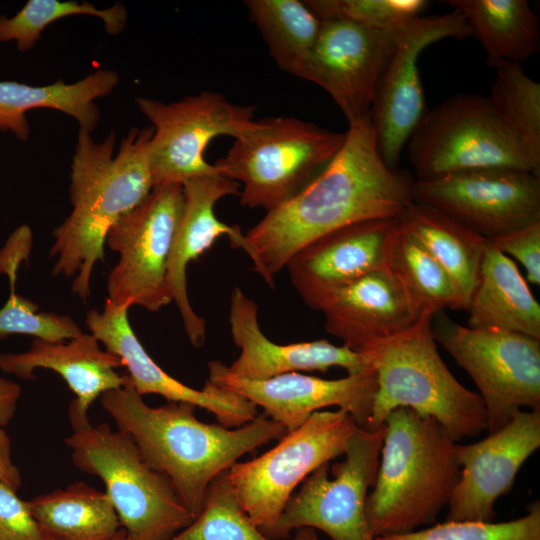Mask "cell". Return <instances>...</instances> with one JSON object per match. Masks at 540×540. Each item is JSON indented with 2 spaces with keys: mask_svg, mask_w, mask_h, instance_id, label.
I'll list each match as a JSON object with an SVG mask.
<instances>
[{
  "mask_svg": "<svg viewBox=\"0 0 540 540\" xmlns=\"http://www.w3.org/2000/svg\"><path fill=\"white\" fill-rule=\"evenodd\" d=\"M330 163L246 234L247 255L271 288L288 260L313 240L368 219H396L413 202L414 179L380 157L370 117L349 124Z\"/></svg>",
  "mask_w": 540,
  "mask_h": 540,
  "instance_id": "6da1fadb",
  "label": "cell"
},
{
  "mask_svg": "<svg viewBox=\"0 0 540 540\" xmlns=\"http://www.w3.org/2000/svg\"><path fill=\"white\" fill-rule=\"evenodd\" d=\"M125 375L121 387L100 397L102 407L117 429L135 442L149 465L170 481L194 519L218 475L244 454L286 433L266 415L232 429L198 420L191 403L151 407Z\"/></svg>",
  "mask_w": 540,
  "mask_h": 540,
  "instance_id": "7a4b0ae2",
  "label": "cell"
},
{
  "mask_svg": "<svg viewBox=\"0 0 540 540\" xmlns=\"http://www.w3.org/2000/svg\"><path fill=\"white\" fill-rule=\"evenodd\" d=\"M152 127L132 128L115 152L116 132L97 143L79 129L71 162L70 215L52 232L49 256L53 275L74 277L72 292L91 294L97 262L104 261L106 236L113 225L141 204L154 188L149 160Z\"/></svg>",
  "mask_w": 540,
  "mask_h": 540,
  "instance_id": "3957f363",
  "label": "cell"
},
{
  "mask_svg": "<svg viewBox=\"0 0 540 540\" xmlns=\"http://www.w3.org/2000/svg\"><path fill=\"white\" fill-rule=\"evenodd\" d=\"M385 434L365 510L373 536L401 535L435 522L460 477L456 444L433 418L397 408Z\"/></svg>",
  "mask_w": 540,
  "mask_h": 540,
  "instance_id": "277c9868",
  "label": "cell"
},
{
  "mask_svg": "<svg viewBox=\"0 0 540 540\" xmlns=\"http://www.w3.org/2000/svg\"><path fill=\"white\" fill-rule=\"evenodd\" d=\"M433 316L421 314L412 326L366 352L377 382L367 430L379 428L402 407L435 419L455 442L487 430L480 395L463 386L438 353Z\"/></svg>",
  "mask_w": 540,
  "mask_h": 540,
  "instance_id": "5b68a950",
  "label": "cell"
},
{
  "mask_svg": "<svg viewBox=\"0 0 540 540\" xmlns=\"http://www.w3.org/2000/svg\"><path fill=\"white\" fill-rule=\"evenodd\" d=\"M65 438L81 472L99 477L130 540H169L194 520L170 481L145 460L135 442L108 424L92 425L72 401Z\"/></svg>",
  "mask_w": 540,
  "mask_h": 540,
  "instance_id": "8992f818",
  "label": "cell"
},
{
  "mask_svg": "<svg viewBox=\"0 0 540 540\" xmlns=\"http://www.w3.org/2000/svg\"><path fill=\"white\" fill-rule=\"evenodd\" d=\"M347 132L324 129L295 117L255 120L214 164L237 182L240 203L270 211L285 202L339 152Z\"/></svg>",
  "mask_w": 540,
  "mask_h": 540,
  "instance_id": "52a82bcc",
  "label": "cell"
},
{
  "mask_svg": "<svg viewBox=\"0 0 540 540\" xmlns=\"http://www.w3.org/2000/svg\"><path fill=\"white\" fill-rule=\"evenodd\" d=\"M416 180L481 168L540 176L486 96L457 93L427 110L406 143Z\"/></svg>",
  "mask_w": 540,
  "mask_h": 540,
  "instance_id": "ba28073f",
  "label": "cell"
},
{
  "mask_svg": "<svg viewBox=\"0 0 540 540\" xmlns=\"http://www.w3.org/2000/svg\"><path fill=\"white\" fill-rule=\"evenodd\" d=\"M435 341L463 368L478 388L487 431L507 425L522 407L540 411V340L497 328H471L440 311Z\"/></svg>",
  "mask_w": 540,
  "mask_h": 540,
  "instance_id": "9c48e42d",
  "label": "cell"
},
{
  "mask_svg": "<svg viewBox=\"0 0 540 540\" xmlns=\"http://www.w3.org/2000/svg\"><path fill=\"white\" fill-rule=\"evenodd\" d=\"M358 428L342 410L317 411L279 442L228 470L237 501L261 531L272 527L294 490L320 466L344 455Z\"/></svg>",
  "mask_w": 540,
  "mask_h": 540,
  "instance_id": "30bf717a",
  "label": "cell"
},
{
  "mask_svg": "<svg viewBox=\"0 0 540 540\" xmlns=\"http://www.w3.org/2000/svg\"><path fill=\"white\" fill-rule=\"evenodd\" d=\"M385 434L358 427L344 459L310 474L287 502L276 523L262 531L272 540L288 539L300 528L318 529L333 540H375L366 517V498L377 474Z\"/></svg>",
  "mask_w": 540,
  "mask_h": 540,
  "instance_id": "8fae6325",
  "label": "cell"
},
{
  "mask_svg": "<svg viewBox=\"0 0 540 540\" xmlns=\"http://www.w3.org/2000/svg\"><path fill=\"white\" fill-rule=\"evenodd\" d=\"M180 184L155 186L109 230L105 245L119 254L107 278V299L155 312L172 302L167 263L183 208Z\"/></svg>",
  "mask_w": 540,
  "mask_h": 540,
  "instance_id": "7c38bea8",
  "label": "cell"
},
{
  "mask_svg": "<svg viewBox=\"0 0 540 540\" xmlns=\"http://www.w3.org/2000/svg\"><path fill=\"white\" fill-rule=\"evenodd\" d=\"M136 103L153 125L149 160L154 187L218 173L204 159L208 144L221 135L235 139L255 122L254 106L234 104L217 92L170 103L140 97Z\"/></svg>",
  "mask_w": 540,
  "mask_h": 540,
  "instance_id": "4fadbf2b",
  "label": "cell"
},
{
  "mask_svg": "<svg viewBox=\"0 0 540 540\" xmlns=\"http://www.w3.org/2000/svg\"><path fill=\"white\" fill-rule=\"evenodd\" d=\"M412 196L486 240L540 221V176L525 170L481 168L414 179Z\"/></svg>",
  "mask_w": 540,
  "mask_h": 540,
  "instance_id": "5bb4252c",
  "label": "cell"
},
{
  "mask_svg": "<svg viewBox=\"0 0 540 540\" xmlns=\"http://www.w3.org/2000/svg\"><path fill=\"white\" fill-rule=\"evenodd\" d=\"M470 36L464 16L456 9L418 16L403 28L369 113L376 149L389 168L397 169L402 150L427 111L418 67L421 52L442 39Z\"/></svg>",
  "mask_w": 540,
  "mask_h": 540,
  "instance_id": "9a60e30c",
  "label": "cell"
},
{
  "mask_svg": "<svg viewBox=\"0 0 540 540\" xmlns=\"http://www.w3.org/2000/svg\"><path fill=\"white\" fill-rule=\"evenodd\" d=\"M403 28L383 30L342 19L321 20L303 79L322 87L349 124L368 118Z\"/></svg>",
  "mask_w": 540,
  "mask_h": 540,
  "instance_id": "2e32d148",
  "label": "cell"
},
{
  "mask_svg": "<svg viewBox=\"0 0 540 540\" xmlns=\"http://www.w3.org/2000/svg\"><path fill=\"white\" fill-rule=\"evenodd\" d=\"M208 368L210 382L262 407L264 415L286 432L297 429L314 412L330 406L348 412L358 427L368 426L377 388L374 370L340 379L290 372L257 380L231 373L219 360L210 361Z\"/></svg>",
  "mask_w": 540,
  "mask_h": 540,
  "instance_id": "e0dca14e",
  "label": "cell"
},
{
  "mask_svg": "<svg viewBox=\"0 0 540 540\" xmlns=\"http://www.w3.org/2000/svg\"><path fill=\"white\" fill-rule=\"evenodd\" d=\"M540 447V411H518L500 430L471 444H456L460 477L446 521H493L494 505L508 493L524 462Z\"/></svg>",
  "mask_w": 540,
  "mask_h": 540,
  "instance_id": "ac0fdd59",
  "label": "cell"
},
{
  "mask_svg": "<svg viewBox=\"0 0 540 540\" xmlns=\"http://www.w3.org/2000/svg\"><path fill=\"white\" fill-rule=\"evenodd\" d=\"M125 305L106 299L102 311L90 310L85 323L105 350L116 355L141 395L157 394L168 402H187L211 412L219 424L237 428L258 416L257 407L244 397L206 381L200 390L191 388L166 373L147 353L128 320Z\"/></svg>",
  "mask_w": 540,
  "mask_h": 540,
  "instance_id": "d6986e66",
  "label": "cell"
},
{
  "mask_svg": "<svg viewBox=\"0 0 540 540\" xmlns=\"http://www.w3.org/2000/svg\"><path fill=\"white\" fill-rule=\"evenodd\" d=\"M396 219H368L335 229L299 249L286 266L292 285L318 310L336 291L386 266Z\"/></svg>",
  "mask_w": 540,
  "mask_h": 540,
  "instance_id": "ffe728a7",
  "label": "cell"
},
{
  "mask_svg": "<svg viewBox=\"0 0 540 540\" xmlns=\"http://www.w3.org/2000/svg\"><path fill=\"white\" fill-rule=\"evenodd\" d=\"M182 188L183 208L169 254L166 282L189 341L193 346L201 347L206 339V322L194 312L190 304L187 267L223 235L229 239L232 247L240 248L245 253L248 252V246L241 228L220 221L214 211L221 198L240 194L237 182L216 173L186 180Z\"/></svg>",
  "mask_w": 540,
  "mask_h": 540,
  "instance_id": "44dd1931",
  "label": "cell"
},
{
  "mask_svg": "<svg viewBox=\"0 0 540 540\" xmlns=\"http://www.w3.org/2000/svg\"><path fill=\"white\" fill-rule=\"evenodd\" d=\"M229 324L240 354L227 367L244 378L260 380L298 371L326 372L331 367L344 368L348 375L374 370L368 353L336 346L325 339L286 345L269 340L259 326L256 302L240 287L231 292Z\"/></svg>",
  "mask_w": 540,
  "mask_h": 540,
  "instance_id": "7402d4cb",
  "label": "cell"
},
{
  "mask_svg": "<svg viewBox=\"0 0 540 540\" xmlns=\"http://www.w3.org/2000/svg\"><path fill=\"white\" fill-rule=\"evenodd\" d=\"M319 311L325 330L360 353L403 332L420 316L387 266L339 289Z\"/></svg>",
  "mask_w": 540,
  "mask_h": 540,
  "instance_id": "603a6c76",
  "label": "cell"
},
{
  "mask_svg": "<svg viewBox=\"0 0 540 540\" xmlns=\"http://www.w3.org/2000/svg\"><path fill=\"white\" fill-rule=\"evenodd\" d=\"M120 367V358L103 350L91 333L65 342L35 338L25 352L0 354V370L4 373L22 379H35L37 369L59 374L75 394L73 402L85 413L105 392L124 384L126 375L117 372Z\"/></svg>",
  "mask_w": 540,
  "mask_h": 540,
  "instance_id": "cb8c5ba5",
  "label": "cell"
},
{
  "mask_svg": "<svg viewBox=\"0 0 540 540\" xmlns=\"http://www.w3.org/2000/svg\"><path fill=\"white\" fill-rule=\"evenodd\" d=\"M118 83V74L103 68L70 84L63 80L44 86L0 81V132H10L26 142L30 136L26 113L52 109L73 117L79 129L92 133L100 120L95 100L109 95Z\"/></svg>",
  "mask_w": 540,
  "mask_h": 540,
  "instance_id": "d4e9b609",
  "label": "cell"
},
{
  "mask_svg": "<svg viewBox=\"0 0 540 540\" xmlns=\"http://www.w3.org/2000/svg\"><path fill=\"white\" fill-rule=\"evenodd\" d=\"M467 326L497 328L540 340V305L515 262L486 240Z\"/></svg>",
  "mask_w": 540,
  "mask_h": 540,
  "instance_id": "484cf974",
  "label": "cell"
},
{
  "mask_svg": "<svg viewBox=\"0 0 540 540\" xmlns=\"http://www.w3.org/2000/svg\"><path fill=\"white\" fill-rule=\"evenodd\" d=\"M462 13L472 36L482 45L488 65L522 64L540 50L537 17L527 0H448Z\"/></svg>",
  "mask_w": 540,
  "mask_h": 540,
  "instance_id": "4316f807",
  "label": "cell"
},
{
  "mask_svg": "<svg viewBox=\"0 0 540 540\" xmlns=\"http://www.w3.org/2000/svg\"><path fill=\"white\" fill-rule=\"evenodd\" d=\"M458 284L468 306L475 289L486 239L432 206L411 202L396 218Z\"/></svg>",
  "mask_w": 540,
  "mask_h": 540,
  "instance_id": "83f0119b",
  "label": "cell"
},
{
  "mask_svg": "<svg viewBox=\"0 0 540 540\" xmlns=\"http://www.w3.org/2000/svg\"><path fill=\"white\" fill-rule=\"evenodd\" d=\"M27 502L34 518L53 540H113L122 528L105 491L84 482Z\"/></svg>",
  "mask_w": 540,
  "mask_h": 540,
  "instance_id": "f1b7e54d",
  "label": "cell"
},
{
  "mask_svg": "<svg viewBox=\"0 0 540 540\" xmlns=\"http://www.w3.org/2000/svg\"><path fill=\"white\" fill-rule=\"evenodd\" d=\"M386 266L418 315H435L446 308L466 310L463 294L453 277L397 221L387 248Z\"/></svg>",
  "mask_w": 540,
  "mask_h": 540,
  "instance_id": "f546056e",
  "label": "cell"
},
{
  "mask_svg": "<svg viewBox=\"0 0 540 540\" xmlns=\"http://www.w3.org/2000/svg\"><path fill=\"white\" fill-rule=\"evenodd\" d=\"M245 5L277 66L303 79L321 20L299 0H247Z\"/></svg>",
  "mask_w": 540,
  "mask_h": 540,
  "instance_id": "4dcf8cb0",
  "label": "cell"
},
{
  "mask_svg": "<svg viewBox=\"0 0 540 540\" xmlns=\"http://www.w3.org/2000/svg\"><path fill=\"white\" fill-rule=\"evenodd\" d=\"M492 67L495 75L488 98L540 173V84L525 73L521 64L500 61Z\"/></svg>",
  "mask_w": 540,
  "mask_h": 540,
  "instance_id": "1f68e13d",
  "label": "cell"
},
{
  "mask_svg": "<svg viewBox=\"0 0 540 540\" xmlns=\"http://www.w3.org/2000/svg\"><path fill=\"white\" fill-rule=\"evenodd\" d=\"M169 540H272L262 533L240 506L228 470L209 485L203 507L192 523ZM318 540L316 530L300 528L291 539Z\"/></svg>",
  "mask_w": 540,
  "mask_h": 540,
  "instance_id": "d6a6232c",
  "label": "cell"
},
{
  "mask_svg": "<svg viewBox=\"0 0 540 540\" xmlns=\"http://www.w3.org/2000/svg\"><path fill=\"white\" fill-rule=\"evenodd\" d=\"M74 15L99 18L106 32L113 36L124 30L128 17L126 7L121 3L98 9L85 1L29 0L14 16H0V42L15 41L18 51L27 52L50 24Z\"/></svg>",
  "mask_w": 540,
  "mask_h": 540,
  "instance_id": "836d02e7",
  "label": "cell"
},
{
  "mask_svg": "<svg viewBox=\"0 0 540 540\" xmlns=\"http://www.w3.org/2000/svg\"><path fill=\"white\" fill-rule=\"evenodd\" d=\"M375 540H540V503L533 502L524 516L506 522L446 521Z\"/></svg>",
  "mask_w": 540,
  "mask_h": 540,
  "instance_id": "e575fe53",
  "label": "cell"
},
{
  "mask_svg": "<svg viewBox=\"0 0 540 540\" xmlns=\"http://www.w3.org/2000/svg\"><path fill=\"white\" fill-rule=\"evenodd\" d=\"M320 19H342L365 27L397 30L421 16L426 0H305Z\"/></svg>",
  "mask_w": 540,
  "mask_h": 540,
  "instance_id": "d590c367",
  "label": "cell"
},
{
  "mask_svg": "<svg viewBox=\"0 0 540 540\" xmlns=\"http://www.w3.org/2000/svg\"><path fill=\"white\" fill-rule=\"evenodd\" d=\"M9 281L10 294L0 308V341L11 335H30L49 342H65L83 333L70 316L39 312L37 303L16 294L15 280Z\"/></svg>",
  "mask_w": 540,
  "mask_h": 540,
  "instance_id": "8d00e7d4",
  "label": "cell"
},
{
  "mask_svg": "<svg viewBox=\"0 0 540 540\" xmlns=\"http://www.w3.org/2000/svg\"><path fill=\"white\" fill-rule=\"evenodd\" d=\"M0 540H53L30 511L17 491L0 483Z\"/></svg>",
  "mask_w": 540,
  "mask_h": 540,
  "instance_id": "74e56055",
  "label": "cell"
},
{
  "mask_svg": "<svg viewBox=\"0 0 540 540\" xmlns=\"http://www.w3.org/2000/svg\"><path fill=\"white\" fill-rule=\"evenodd\" d=\"M487 242L521 263L526 279L540 285V221L487 239Z\"/></svg>",
  "mask_w": 540,
  "mask_h": 540,
  "instance_id": "f35d334b",
  "label": "cell"
},
{
  "mask_svg": "<svg viewBox=\"0 0 540 540\" xmlns=\"http://www.w3.org/2000/svg\"><path fill=\"white\" fill-rule=\"evenodd\" d=\"M21 482V473L12 460L10 438L4 428H0V483L18 491Z\"/></svg>",
  "mask_w": 540,
  "mask_h": 540,
  "instance_id": "ab89813d",
  "label": "cell"
},
{
  "mask_svg": "<svg viewBox=\"0 0 540 540\" xmlns=\"http://www.w3.org/2000/svg\"><path fill=\"white\" fill-rule=\"evenodd\" d=\"M20 396L18 383L0 377V428H4L13 418Z\"/></svg>",
  "mask_w": 540,
  "mask_h": 540,
  "instance_id": "60d3db41",
  "label": "cell"
},
{
  "mask_svg": "<svg viewBox=\"0 0 540 540\" xmlns=\"http://www.w3.org/2000/svg\"><path fill=\"white\" fill-rule=\"evenodd\" d=\"M113 540H130L123 528L119 531L118 535Z\"/></svg>",
  "mask_w": 540,
  "mask_h": 540,
  "instance_id": "b9f144b4",
  "label": "cell"
}]
</instances>
